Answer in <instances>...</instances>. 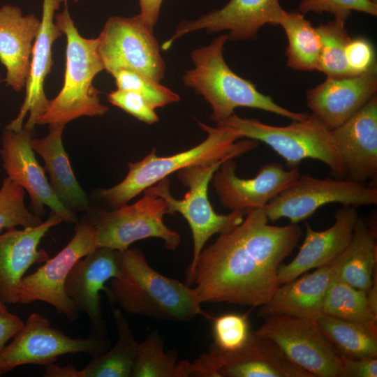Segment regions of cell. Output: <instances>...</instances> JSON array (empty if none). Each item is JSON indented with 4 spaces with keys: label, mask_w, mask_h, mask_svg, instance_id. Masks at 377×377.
Listing matches in <instances>:
<instances>
[{
    "label": "cell",
    "mask_w": 377,
    "mask_h": 377,
    "mask_svg": "<svg viewBox=\"0 0 377 377\" xmlns=\"http://www.w3.org/2000/svg\"><path fill=\"white\" fill-rule=\"evenodd\" d=\"M264 208L248 211L242 222L201 251L192 285L201 303L260 306L281 285L278 271L302 231L297 224L269 225Z\"/></svg>",
    "instance_id": "6da1fadb"
},
{
    "label": "cell",
    "mask_w": 377,
    "mask_h": 377,
    "mask_svg": "<svg viewBox=\"0 0 377 377\" xmlns=\"http://www.w3.org/2000/svg\"><path fill=\"white\" fill-rule=\"evenodd\" d=\"M116 259L118 273L105 293L121 311L175 322L214 318L202 309L194 288L156 271L139 249L116 251Z\"/></svg>",
    "instance_id": "7a4b0ae2"
},
{
    "label": "cell",
    "mask_w": 377,
    "mask_h": 377,
    "mask_svg": "<svg viewBox=\"0 0 377 377\" xmlns=\"http://www.w3.org/2000/svg\"><path fill=\"white\" fill-rule=\"evenodd\" d=\"M199 126L207 133V138L198 145L166 156H159L154 149L142 160L128 163V172L125 178L109 188L103 189L98 196L112 208L124 205L169 175L196 165L209 164L235 158L256 148L258 141L242 140L231 128L209 126L198 121Z\"/></svg>",
    "instance_id": "3957f363"
},
{
    "label": "cell",
    "mask_w": 377,
    "mask_h": 377,
    "mask_svg": "<svg viewBox=\"0 0 377 377\" xmlns=\"http://www.w3.org/2000/svg\"><path fill=\"white\" fill-rule=\"evenodd\" d=\"M228 40L223 34L208 45L191 52L193 68L186 71L184 84L202 96L210 105V118L216 124L235 113V108L246 107L272 112L292 121L304 119L308 114L289 110L260 92L249 80L234 73L225 61L223 47Z\"/></svg>",
    "instance_id": "277c9868"
},
{
    "label": "cell",
    "mask_w": 377,
    "mask_h": 377,
    "mask_svg": "<svg viewBox=\"0 0 377 377\" xmlns=\"http://www.w3.org/2000/svg\"><path fill=\"white\" fill-rule=\"evenodd\" d=\"M66 3L54 17L57 27L66 38L64 84L37 125H66L81 117H102L108 111V107L101 102V92L93 85L94 77L104 70L98 38H86L80 34Z\"/></svg>",
    "instance_id": "5b68a950"
},
{
    "label": "cell",
    "mask_w": 377,
    "mask_h": 377,
    "mask_svg": "<svg viewBox=\"0 0 377 377\" xmlns=\"http://www.w3.org/2000/svg\"><path fill=\"white\" fill-rule=\"evenodd\" d=\"M216 125L235 130L242 138L264 142L285 160L288 169L299 168L303 160L311 158L324 163L336 178H346L330 131L313 114L285 126H276L233 113Z\"/></svg>",
    "instance_id": "8992f818"
},
{
    "label": "cell",
    "mask_w": 377,
    "mask_h": 377,
    "mask_svg": "<svg viewBox=\"0 0 377 377\" xmlns=\"http://www.w3.org/2000/svg\"><path fill=\"white\" fill-rule=\"evenodd\" d=\"M222 162L196 165L179 170V179L188 188L184 198L181 200L171 195L168 177L146 188L165 200L168 214L175 212L181 214L190 226L193 253L186 272L185 279V283L189 286H192L197 260L207 240L215 234L221 235L231 231L242 222L246 214L243 212L235 210L228 214H218L209 202L208 186Z\"/></svg>",
    "instance_id": "52a82bcc"
},
{
    "label": "cell",
    "mask_w": 377,
    "mask_h": 377,
    "mask_svg": "<svg viewBox=\"0 0 377 377\" xmlns=\"http://www.w3.org/2000/svg\"><path fill=\"white\" fill-rule=\"evenodd\" d=\"M143 193L133 205L113 211L89 209L87 212L86 219L96 230L99 247L122 251L136 241L156 237L163 241L167 249L177 248L181 242L179 234L163 222L164 215L168 214L167 202L148 189Z\"/></svg>",
    "instance_id": "ba28073f"
},
{
    "label": "cell",
    "mask_w": 377,
    "mask_h": 377,
    "mask_svg": "<svg viewBox=\"0 0 377 377\" xmlns=\"http://www.w3.org/2000/svg\"><path fill=\"white\" fill-rule=\"evenodd\" d=\"M110 347L107 335L91 332L86 338L73 339L37 312L29 315L13 341L0 352V376L24 364L46 366L59 356L84 353L92 357L103 354Z\"/></svg>",
    "instance_id": "9c48e42d"
},
{
    "label": "cell",
    "mask_w": 377,
    "mask_h": 377,
    "mask_svg": "<svg viewBox=\"0 0 377 377\" xmlns=\"http://www.w3.org/2000/svg\"><path fill=\"white\" fill-rule=\"evenodd\" d=\"M98 38V51L104 70L134 71L157 82L164 77L165 64L161 47L140 15L131 17L111 16Z\"/></svg>",
    "instance_id": "30bf717a"
},
{
    "label": "cell",
    "mask_w": 377,
    "mask_h": 377,
    "mask_svg": "<svg viewBox=\"0 0 377 377\" xmlns=\"http://www.w3.org/2000/svg\"><path fill=\"white\" fill-rule=\"evenodd\" d=\"M98 247L94 227L82 218L75 223L73 237L61 251L34 272L23 276L17 287V303L43 302L68 320H77L80 311L66 295L65 281L76 262Z\"/></svg>",
    "instance_id": "8fae6325"
},
{
    "label": "cell",
    "mask_w": 377,
    "mask_h": 377,
    "mask_svg": "<svg viewBox=\"0 0 377 377\" xmlns=\"http://www.w3.org/2000/svg\"><path fill=\"white\" fill-rule=\"evenodd\" d=\"M338 202L343 206L377 205V188L362 182L339 178H316L300 175L263 208L269 221L286 218L297 224L312 216L320 207Z\"/></svg>",
    "instance_id": "7c38bea8"
},
{
    "label": "cell",
    "mask_w": 377,
    "mask_h": 377,
    "mask_svg": "<svg viewBox=\"0 0 377 377\" xmlns=\"http://www.w3.org/2000/svg\"><path fill=\"white\" fill-rule=\"evenodd\" d=\"M255 332L272 341L293 363L313 377H339L340 355L316 321L272 316Z\"/></svg>",
    "instance_id": "4fadbf2b"
},
{
    "label": "cell",
    "mask_w": 377,
    "mask_h": 377,
    "mask_svg": "<svg viewBox=\"0 0 377 377\" xmlns=\"http://www.w3.org/2000/svg\"><path fill=\"white\" fill-rule=\"evenodd\" d=\"M195 364L202 377H313L272 341L255 331L239 350L230 353L209 350Z\"/></svg>",
    "instance_id": "5bb4252c"
},
{
    "label": "cell",
    "mask_w": 377,
    "mask_h": 377,
    "mask_svg": "<svg viewBox=\"0 0 377 377\" xmlns=\"http://www.w3.org/2000/svg\"><path fill=\"white\" fill-rule=\"evenodd\" d=\"M34 128L22 127L19 131L4 129L1 137V156L8 177L29 194L33 213L41 218L44 206L50 208L67 223L78 221L74 212L57 198L47 181L44 169L37 161L31 147Z\"/></svg>",
    "instance_id": "9a60e30c"
},
{
    "label": "cell",
    "mask_w": 377,
    "mask_h": 377,
    "mask_svg": "<svg viewBox=\"0 0 377 377\" xmlns=\"http://www.w3.org/2000/svg\"><path fill=\"white\" fill-rule=\"evenodd\" d=\"M234 158L222 162L212 181L223 207L243 212L264 207L270 200L291 186L300 177L299 168L286 170L278 163H268L252 178L236 174Z\"/></svg>",
    "instance_id": "2e32d148"
},
{
    "label": "cell",
    "mask_w": 377,
    "mask_h": 377,
    "mask_svg": "<svg viewBox=\"0 0 377 377\" xmlns=\"http://www.w3.org/2000/svg\"><path fill=\"white\" fill-rule=\"evenodd\" d=\"M286 12L279 0H230L223 8L198 19L183 20L161 49L167 50L179 38L201 29L209 33L229 31L228 40L255 39L264 25H279Z\"/></svg>",
    "instance_id": "e0dca14e"
},
{
    "label": "cell",
    "mask_w": 377,
    "mask_h": 377,
    "mask_svg": "<svg viewBox=\"0 0 377 377\" xmlns=\"http://www.w3.org/2000/svg\"><path fill=\"white\" fill-rule=\"evenodd\" d=\"M65 2L68 0H43L40 26L32 50L24 99L18 114L6 129L17 131L23 126L34 128L47 109L50 100L45 95L44 82L53 65L52 45L63 35L54 17L61 4Z\"/></svg>",
    "instance_id": "ac0fdd59"
},
{
    "label": "cell",
    "mask_w": 377,
    "mask_h": 377,
    "mask_svg": "<svg viewBox=\"0 0 377 377\" xmlns=\"http://www.w3.org/2000/svg\"><path fill=\"white\" fill-rule=\"evenodd\" d=\"M377 91V66L357 75L327 77L321 84L307 90V106L330 131L355 114Z\"/></svg>",
    "instance_id": "d6986e66"
},
{
    "label": "cell",
    "mask_w": 377,
    "mask_h": 377,
    "mask_svg": "<svg viewBox=\"0 0 377 377\" xmlns=\"http://www.w3.org/2000/svg\"><path fill=\"white\" fill-rule=\"evenodd\" d=\"M346 179L364 183L377 177V96L338 127L330 130Z\"/></svg>",
    "instance_id": "ffe728a7"
},
{
    "label": "cell",
    "mask_w": 377,
    "mask_h": 377,
    "mask_svg": "<svg viewBox=\"0 0 377 377\" xmlns=\"http://www.w3.org/2000/svg\"><path fill=\"white\" fill-rule=\"evenodd\" d=\"M118 273L116 251L101 246L78 260L68 273L64 284L68 297L79 311L88 316L91 330L107 335L100 292H106L105 283Z\"/></svg>",
    "instance_id": "44dd1931"
},
{
    "label": "cell",
    "mask_w": 377,
    "mask_h": 377,
    "mask_svg": "<svg viewBox=\"0 0 377 377\" xmlns=\"http://www.w3.org/2000/svg\"><path fill=\"white\" fill-rule=\"evenodd\" d=\"M358 217L357 207L343 206L335 212L333 225L325 230L316 231L306 223L304 239L297 256L288 264L279 267L280 284L334 261L349 244Z\"/></svg>",
    "instance_id": "7402d4cb"
},
{
    "label": "cell",
    "mask_w": 377,
    "mask_h": 377,
    "mask_svg": "<svg viewBox=\"0 0 377 377\" xmlns=\"http://www.w3.org/2000/svg\"><path fill=\"white\" fill-rule=\"evenodd\" d=\"M62 219L51 212L48 218L34 228L7 230L0 234V301L15 304L18 285L26 272L34 263L49 258L38 245L49 230L61 223Z\"/></svg>",
    "instance_id": "603a6c76"
},
{
    "label": "cell",
    "mask_w": 377,
    "mask_h": 377,
    "mask_svg": "<svg viewBox=\"0 0 377 377\" xmlns=\"http://www.w3.org/2000/svg\"><path fill=\"white\" fill-rule=\"evenodd\" d=\"M40 26L34 13L24 15L20 7L10 4L0 7V61L6 71V85L16 92L25 87Z\"/></svg>",
    "instance_id": "cb8c5ba5"
},
{
    "label": "cell",
    "mask_w": 377,
    "mask_h": 377,
    "mask_svg": "<svg viewBox=\"0 0 377 377\" xmlns=\"http://www.w3.org/2000/svg\"><path fill=\"white\" fill-rule=\"evenodd\" d=\"M337 269L336 260L313 272L281 284L260 306L259 317L288 316L316 321L323 314L326 291Z\"/></svg>",
    "instance_id": "d4e9b609"
},
{
    "label": "cell",
    "mask_w": 377,
    "mask_h": 377,
    "mask_svg": "<svg viewBox=\"0 0 377 377\" xmlns=\"http://www.w3.org/2000/svg\"><path fill=\"white\" fill-rule=\"evenodd\" d=\"M48 134L43 138L31 139V147L43 159L50 184L59 201L73 212H87L88 198L79 184L62 143L66 125H48Z\"/></svg>",
    "instance_id": "484cf974"
},
{
    "label": "cell",
    "mask_w": 377,
    "mask_h": 377,
    "mask_svg": "<svg viewBox=\"0 0 377 377\" xmlns=\"http://www.w3.org/2000/svg\"><path fill=\"white\" fill-rule=\"evenodd\" d=\"M376 235L359 216L349 244L336 259V273L350 286L367 291L376 271Z\"/></svg>",
    "instance_id": "4316f807"
},
{
    "label": "cell",
    "mask_w": 377,
    "mask_h": 377,
    "mask_svg": "<svg viewBox=\"0 0 377 377\" xmlns=\"http://www.w3.org/2000/svg\"><path fill=\"white\" fill-rule=\"evenodd\" d=\"M316 323L339 355L377 357V323L353 322L325 314Z\"/></svg>",
    "instance_id": "83f0119b"
},
{
    "label": "cell",
    "mask_w": 377,
    "mask_h": 377,
    "mask_svg": "<svg viewBox=\"0 0 377 377\" xmlns=\"http://www.w3.org/2000/svg\"><path fill=\"white\" fill-rule=\"evenodd\" d=\"M118 338L105 353L93 356L82 369L83 377H131L139 346L123 311L112 308Z\"/></svg>",
    "instance_id": "f1b7e54d"
},
{
    "label": "cell",
    "mask_w": 377,
    "mask_h": 377,
    "mask_svg": "<svg viewBox=\"0 0 377 377\" xmlns=\"http://www.w3.org/2000/svg\"><path fill=\"white\" fill-rule=\"evenodd\" d=\"M288 38L287 66L293 70L317 71L320 40L316 27L300 13L286 12L280 22Z\"/></svg>",
    "instance_id": "f546056e"
},
{
    "label": "cell",
    "mask_w": 377,
    "mask_h": 377,
    "mask_svg": "<svg viewBox=\"0 0 377 377\" xmlns=\"http://www.w3.org/2000/svg\"><path fill=\"white\" fill-rule=\"evenodd\" d=\"M323 312L353 322L377 323V312L371 308L367 291L350 286L336 272L325 295Z\"/></svg>",
    "instance_id": "4dcf8cb0"
},
{
    "label": "cell",
    "mask_w": 377,
    "mask_h": 377,
    "mask_svg": "<svg viewBox=\"0 0 377 377\" xmlns=\"http://www.w3.org/2000/svg\"><path fill=\"white\" fill-rule=\"evenodd\" d=\"M345 22L334 19L316 27L320 40L317 71L327 77L351 76L346 59V47L350 37Z\"/></svg>",
    "instance_id": "1f68e13d"
},
{
    "label": "cell",
    "mask_w": 377,
    "mask_h": 377,
    "mask_svg": "<svg viewBox=\"0 0 377 377\" xmlns=\"http://www.w3.org/2000/svg\"><path fill=\"white\" fill-rule=\"evenodd\" d=\"M177 353L164 350V339L151 331L140 343L131 377H177Z\"/></svg>",
    "instance_id": "d6a6232c"
},
{
    "label": "cell",
    "mask_w": 377,
    "mask_h": 377,
    "mask_svg": "<svg viewBox=\"0 0 377 377\" xmlns=\"http://www.w3.org/2000/svg\"><path fill=\"white\" fill-rule=\"evenodd\" d=\"M24 194V189L8 177L3 179L0 188V232L17 226L34 228L43 222L26 207Z\"/></svg>",
    "instance_id": "836d02e7"
},
{
    "label": "cell",
    "mask_w": 377,
    "mask_h": 377,
    "mask_svg": "<svg viewBox=\"0 0 377 377\" xmlns=\"http://www.w3.org/2000/svg\"><path fill=\"white\" fill-rule=\"evenodd\" d=\"M249 313H228L213 318L214 341L209 350L217 353H230L239 350L251 333Z\"/></svg>",
    "instance_id": "e575fe53"
},
{
    "label": "cell",
    "mask_w": 377,
    "mask_h": 377,
    "mask_svg": "<svg viewBox=\"0 0 377 377\" xmlns=\"http://www.w3.org/2000/svg\"><path fill=\"white\" fill-rule=\"evenodd\" d=\"M117 89L133 91L142 96L155 108L179 101V96L168 87L147 76L127 70L112 74Z\"/></svg>",
    "instance_id": "d590c367"
},
{
    "label": "cell",
    "mask_w": 377,
    "mask_h": 377,
    "mask_svg": "<svg viewBox=\"0 0 377 377\" xmlns=\"http://www.w3.org/2000/svg\"><path fill=\"white\" fill-rule=\"evenodd\" d=\"M298 9L304 15L313 12L321 15L332 14L334 19L346 22L352 11H358L369 15H377V3L369 0H302Z\"/></svg>",
    "instance_id": "8d00e7d4"
},
{
    "label": "cell",
    "mask_w": 377,
    "mask_h": 377,
    "mask_svg": "<svg viewBox=\"0 0 377 377\" xmlns=\"http://www.w3.org/2000/svg\"><path fill=\"white\" fill-rule=\"evenodd\" d=\"M108 101L147 124L158 122L156 108L138 93L117 89L108 95Z\"/></svg>",
    "instance_id": "74e56055"
},
{
    "label": "cell",
    "mask_w": 377,
    "mask_h": 377,
    "mask_svg": "<svg viewBox=\"0 0 377 377\" xmlns=\"http://www.w3.org/2000/svg\"><path fill=\"white\" fill-rule=\"evenodd\" d=\"M345 54L352 75L362 74L376 65L374 47L365 38H350L346 45Z\"/></svg>",
    "instance_id": "f35d334b"
},
{
    "label": "cell",
    "mask_w": 377,
    "mask_h": 377,
    "mask_svg": "<svg viewBox=\"0 0 377 377\" xmlns=\"http://www.w3.org/2000/svg\"><path fill=\"white\" fill-rule=\"evenodd\" d=\"M377 357L349 358L340 355L339 377H376Z\"/></svg>",
    "instance_id": "ab89813d"
},
{
    "label": "cell",
    "mask_w": 377,
    "mask_h": 377,
    "mask_svg": "<svg viewBox=\"0 0 377 377\" xmlns=\"http://www.w3.org/2000/svg\"><path fill=\"white\" fill-rule=\"evenodd\" d=\"M24 322L15 314L9 311L0 314V352L6 343L22 327Z\"/></svg>",
    "instance_id": "60d3db41"
},
{
    "label": "cell",
    "mask_w": 377,
    "mask_h": 377,
    "mask_svg": "<svg viewBox=\"0 0 377 377\" xmlns=\"http://www.w3.org/2000/svg\"><path fill=\"white\" fill-rule=\"evenodd\" d=\"M163 0H139L140 15L151 28L156 25Z\"/></svg>",
    "instance_id": "b9f144b4"
},
{
    "label": "cell",
    "mask_w": 377,
    "mask_h": 377,
    "mask_svg": "<svg viewBox=\"0 0 377 377\" xmlns=\"http://www.w3.org/2000/svg\"><path fill=\"white\" fill-rule=\"evenodd\" d=\"M45 377H83L82 369L73 365L58 366L54 363L45 366Z\"/></svg>",
    "instance_id": "7bdbcfd3"
},
{
    "label": "cell",
    "mask_w": 377,
    "mask_h": 377,
    "mask_svg": "<svg viewBox=\"0 0 377 377\" xmlns=\"http://www.w3.org/2000/svg\"><path fill=\"white\" fill-rule=\"evenodd\" d=\"M8 311L6 305L0 301V314H3Z\"/></svg>",
    "instance_id": "ee69618b"
},
{
    "label": "cell",
    "mask_w": 377,
    "mask_h": 377,
    "mask_svg": "<svg viewBox=\"0 0 377 377\" xmlns=\"http://www.w3.org/2000/svg\"><path fill=\"white\" fill-rule=\"evenodd\" d=\"M369 1H371L372 3H377V0H369Z\"/></svg>",
    "instance_id": "f6af8a7d"
},
{
    "label": "cell",
    "mask_w": 377,
    "mask_h": 377,
    "mask_svg": "<svg viewBox=\"0 0 377 377\" xmlns=\"http://www.w3.org/2000/svg\"><path fill=\"white\" fill-rule=\"evenodd\" d=\"M71 1H74V2H78V1H79V0H71Z\"/></svg>",
    "instance_id": "bcb514c9"
},
{
    "label": "cell",
    "mask_w": 377,
    "mask_h": 377,
    "mask_svg": "<svg viewBox=\"0 0 377 377\" xmlns=\"http://www.w3.org/2000/svg\"><path fill=\"white\" fill-rule=\"evenodd\" d=\"M1 75H0V82H1Z\"/></svg>",
    "instance_id": "7dc6e473"
}]
</instances>
